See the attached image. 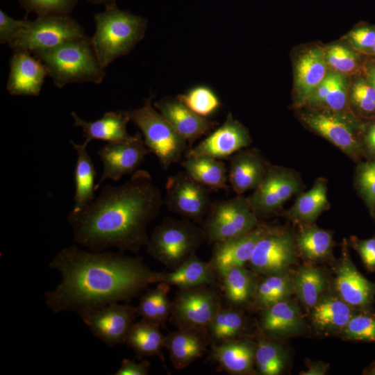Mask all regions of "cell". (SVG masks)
Returning <instances> with one entry per match:
<instances>
[{
  "mask_svg": "<svg viewBox=\"0 0 375 375\" xmlns=\"http://www.w3.org/2000/svg\"><path fill=\"white\" fill-rule=\"evenodd\" d=\"M61 276L57 287L44 293L46 305L54 312L81 315L115 302H128L151 284L152 271L141 256L123 251H93L72 245L61 249L49 264Z\"/></svg>",
  "mask_w": 375,
  "mask_h": 375,
  "instance_id": "6da1fadb",
  "label": "cell"
},
{
  "mask_svg": "<svg viewBox=\"0 0 375 375\" xmlns=\"http://www.w3.org/2000/svg\"><path fill=\"white\" fill-rule=\"evenodd\" d=\"M164 204L160 188L146 170L120 185L106 184L88 205L67 215L74 241L93 251L115 247L137 253L148 243L149 224Z\"/></svg>",
  "mask_w": 375,
  "mask_h": 375,
  "instance_id": "7a4b0ae2",
  "label": "cell"
},
{
  "mask_svg": "<svg viewBox=\"0 0 375 375\" xmlns=\"http://www.w3.org/2000/svg\"><path fill=\"white\" fill-rule=\"evenodd\" d=\"M103 12L94 15L95 32L91 42L103 68L129 53L143 38L147 19L120 10L115 1L105 5Z\"/></svg>",
  "mask_w": 375,
  "mask_h": 375,
  "instance_id": "3957f363",
  "label": "cell"
},
{
  "mask_svg": "<svg viewBox=\"0 0 375 375\" xmlns=\"http://www.w3.org/2000/svg\"><path fill=\"white\" fill-rule=\"evenodd\" d=\"M33 53L45 65L54 85L61 88L69 83H102L105 69L101 65L91 42L85 36L53 49Z\"/></svg>",
  "mask_w": 375,
  "mask_h": 375,
  "instance_id": "277c9868",
  "label": "cell"
},
{
  "mask_svg": "<svg viewBox=\"0 0 375 375\" xmlns=\"http://www.w3.org/2000/svg\"><path fill=\"white\" fill-rule=\"evenodd\" d=\"M152 99L150 96L142 107L125 112L141 131L146 147L156 156L161 167L167 169L181 160L189 146L153 106Z\"/></svg>",
  "mask_w": 375,
  "mask_h": 375,
  "instance_id": "5b68a950",
  "label": "cell"
},
{
  "mask_svg": "<svg viewBox=\"0 0 375 375\" xmlns=\"http://www.w3.org/2000/svg\"><path fill=\"white\" fill-rule=\"evenodd\" d=\"M201 227L188 219L165 218L155 227L147 246V253L173 270L203 244Z\"/></svg>",
  "mask_w": 375,
  "mask_h": 375,
  "instance_id": "8992f818",
  "label": "cell"
},
{
  "mask_svg": "<svg viewBox=\"0 0 375 375\" xmlns=\"http://www.w3.org/2000/svg\"><path fill=\"white\" fill-rule=\"evenodd\" d=\"M85 36L82 26L69 15L38 16L34 21H27L8 46L13 51L33 53L53 49Z\"/></svg>",
  "mask_w": 375,
  "mask_h": 375,
  "instance_id": "52a82bcc",
  "label": "cell"
},
{
  "mask_svg": "<svg viewBox=\"0 0 375 375\" xmlns=\"http://www.w3.org/2000/svg\"><path fill=\"white\" fill-rule=\"evenodd\" d=\"M261 223L253 212L248 197L242 194L212 202L202 223L208 244L247 233Z\"/></svg>",
  "mask_w": 375,
  "mask_h": 375,
  "instance_id": "ba28073f",
  "label": "cell"
},
{
  "mask_svg": "<svg viewBox=\"0 0 375 375\" xmlns=\"http://www.w3.org/2000/svg\"><path fill=\"white\" fill-rule=\"evenodd\" d=\"M222 304L215 286L178 289L172 301L169 321L177 328H206Z\"/></svg>",
  "mask_w": 375,
  "mask_h": 375,
  "instance_id": "9c48e42d",
  "label": "cell"
},
{
  "mask_svg": "<svg viewBox=\"0 0 375 375\" xmlns=\"http://www.w3.org/2000/svg\"><path fill=\"white\" fill-rule=\"evenodd\" d=\"M297 253L295 237L289 231L266 226L248 264L258 275L281 274L295 263Z\"/></svg>",
  "mask_w": 375,
  "mask_h": 375,
  "instance_id": "30bf717a",
  "label": "cell"
},
{
  "mask_svg": "<svg viewBox=\"0 0 375 375\" xmlns=\"http://www.w3.org/2000/svg\"><path fill=\"white\" fill-rule=\"evenodd\" d=\"M164 205L167 209L194 223H203L212 204L210 188L185 172L169 176L165 184Z\"/></svg>",
  "mask_w": 375,
  "mask_h": 375,
  "instance_id": "8fae6325",
  "label": "cell"
},
{
  "mask_svg": "<svg viewBox=\"0 0 375 375\" xmlns=\"http://www.w3.org/2000/svg\"><path fill=\"white\" fill-rule=\"evenodd\" d=\"M301 189V182L293 171L269 165L262 181L248 199L259 219L276 212Z\"/></svg>",
  "mask_w": 375,
  "mask_h": 375,
  "instance_id": "7c38bea8",
  "label": "cell"
},
{
  "mask_svg": "<svg viewBox=\"0 0 375 375\" xmlns=\"http://www.w3.org/2000/svg\"><path fill=\"white\" fill-rule=\"evenodd\" d=\"M138 315L137 307L115 302L80 315L97 338L108 347L125 342Z\"/></svg>",
  "mask_w": 375,
  "mask_h": 375,
  "instance_id": "4fadbf2b",
  "label": "cell"
},
{
  "mask_svg": "<svg viewBox=\"0 0 375 375\" xmlns=\"http://www.w3.org/2000/svg\"><path fill=\"white\" fill-rule=\"evenodd\" d=\"M150 153L140 133L127 140L108 142L98 151L103 163V173L94 190L107 179L118 181L124 175L133 174Z\"/></svg>",
  "mask_w": 375,
  "mask_h": 375,
  "instance_id": "5bb4252c",
  "label": "cell"
},
{
  "mask_svg": "<svg viewBox=\"0 0 375 375\" xmlns=\"http://www.w3.org/2000/svg\"><path fill=\"white\" fill-rule=\"evenodd\" d=\"M303 120L312 130L328 140L353 159L363 152L354 125L349 117L340 112H317L305 115Z\"/></svg>",
  "mask_w": 375,
  "mask_h": 375,
  "instance_id": "9a60e30c",
  "label": "cell"
},
{
  "mask_svg": "<svg viewBox=\"0 0 375 375\" xmlns=\"http://www.w3.org/2000/svg\"><path fill=\"white\" fill-rule=\"evenodd\" d=\"M248 130L231 113L224 123L194 147L189 148L185 157L207 156L224 159L250 144Z\"/></svg>",
  "mask_w": 375,
  "mask_h": 375,
  "instance_id": "2e32d148",
  "label": "cell"
},
{
  "mask_svg": "<svg viewBox=\"0 0 375 375\" xmlns=\"http://www.w3.org/2000/svg\"><path fill=\"white\" fill-rule=\"evenodd\" d=\"M343 240L342 255L335 270V288L338 297L350 306L367 309L375 298V283L367 280L353 263Z\"/></svg>",
  "mask_w": 375,
  "mask_h": 375,
  "instance_id": "e0dca14e",
  "label": "cell"
},
{
  "mask_svg": "<svg viewBox=\"0 0 375 375\" xmlns=\"http://www.w3.org/2000/svg\"><path fill=\"white\" fill-rule=\"evenodd\" d=\"M6 89L12 96L38 97L48 72L40 59L27 51H13L9 60Z\"/></svg>",
  "mask_w": 375,
  "mask_h": 375,
  "instance_id": "ac0fdd59",
  "label": "cell"
},
{
  "mask_svg": "<svg viewBox=\"0 0 375 375\" xmlns=\"http://www.w3.org/2000/svg\"><path fill=\"white\" fill-rule=\"evenodd\" d=\"M153 105L172 128L187 141L189 148L218 125L217 122L194 113L176 98L165 97L154 102Z\"/></svg>",
  "mask_w": 375,
  "mask_h": 375,
  "instance_id": "d6986e66",
  "label": "cell"
},
{
  "mask_svg": "<svg viewBox=\"0 0 375 375\" xmlns=\"http://www.w3.org/2000/svg\"><path fill=\"white\" fill-rule=\"evenodd\" d=\"M267 225L260 224L253 231L212 244L209 260L218 278L227 270L248 264L258 240Z\"/></svg>",
  "mask_w": 375,
  "mask_h": 375,
  "instance_id": "ffe728a7",
  "label": "cell"
},
{
  "mask_svg": "<svg viewBox=\"0 0 375 375\" xmlns=\"http://www.w3.org/2000/svg\"><path fill=\"white\" fill-rule=\"evenodd\" d=\"M210 344L206 328H180L165 335L164 348L174 367L181 370L201 358Z\"/></svg>",
  "mask_w": 375,
  "mask_h": 375,
  "instance_id": "44dd1931",
  "label": "cell"
},
{
  "mask_svg": "<svg viewBox=\"0 0 375 375\" xmlns=\"http://www.w3.org/2000/svg\"><path fill=\"white\" fill-rule=\"evenodd\" d=\"M256 345L255 342L244 337L211 344L210 359L230 374H253Z\"/></svg>",
  "mask_w": 375,
  "mask_h": 375,
  "instance_id": "7402d4cb",
  "label": "cell"
},
{
  "mask_svg": "<svg viewBox=\"0 0 375 375\" xmlns=\"http://www.w3.org/2000/svg\"><path fill=\"white\" fill-rule=\"evenodd\" d=\"M268 165L256 149L240 150L233 154L228 177L234 192L240 195L254 190L262 181Z\"/></svg>",
  "mask_w": 375,
  "mask_h": 375,
  "instance_id": "603a6c76",
  "label": "cell"
},
{
  "mask_svg": "<svg viewBox=\"0 0 375 375\" xmlns=\"http://www.w3.org/2000/svg\"><path fill=\"white\" fill-rule=\"evenodd\" d=\"M261 311L260 330L272 339L299 333L304 327L300 310L295 303L288 299Z\"/></svg>",
  "mask_w": 375,
  "mask_h": 375,
  "instance_id": "cb8c5ba5",
  "label": "cell"
},
{
  "mask_svg": "<svg viewBox=\"0 0 375 375\" xmlns=\"http://www.w3.org/2000/svg\"><path fill=\"white\" fill-rule=\"evenodd\" d=\"M165 283L178 289L201 285L217 286L219 278L210 262H205L192 253L178 267L169 272H158L157 283Z\"/></svg>",
  "mask_w": 375,
  "mask_h": 375,
  "instance_id": "d4e9b609",
  "label": "cell"
},
{
  "mask_svg": "<svg viewBox=\"0 0 375 375\" xmlns=\"http://www.w3.org/2000/svg\"><path fill=\"white\" fill-rule=\"evenodd\" d=\"M71 115L74 125L81 128L85 138L83 143L87 145L93 140L120 142L127 140L132 136L127 131L130 119L125 110L105 112L100 119L94 122L85 121L75 112H72Z\"/></svg>",
  "mask_w": 375,
  "mask_h": 375,
  "instance_id": "484cf974",
  "label": "cell"
},
{
  "mask_svg": "<svg viewBox=\"0 0 375 375\" xmlns=\"http://www.w3.org/2000/svg\"><path fill=\"white\" fill-rule=\"evenodd\" d=\"M258 280V274L245 266L233 267L219 278L222 297L238 309L251 306Z\"/></svg>",
  "mask_w": 375,
  "mask_h": 375,
  "instance_id": "4316f807",
  "label": "cell"
},
{
  "mask_svg": "<svg viewBox=\"0 0 375 375\" xmlns=\"http://www.w3.org/2000/svg\"><path fill=\"white\" fill-rule=\"evenodd\" d=\"M327 70L325 51L314 48L303 54L295 68V86L298 99L306 101L324 79Z\"/></svg>",
  "mask_w": 375,
  "mask_h": 375,
  "instance_id": "83f0119b",
  "label": "cell"
},
{
  "mask_svg": "<svg viewBox=\"0 0 375 375\" xmlns=\"http://www.w3.org/2000/svg\"><path fill=\"white\" fill-rule=\"evenodd\" d=\"M181 165L194 180L212 190H227V168L223 161L207 156L185 157Z\"/></svg>",
  "mask_w": 375,
  "mask_h": 375,
  "instance_id": "f1b7e54d",
  "label": "cell"
},
{
  "mask_svg": "<svg viewBox=\"0 0 375 375\" xmlns=\"http://www.w3.org/2000/svg\"><path fill=\"white\" fill-rule=\"evenodd\" d=\"M160 328L159 324L142 319L133 324L124 343L133 350L139 359L158 356L164 362L162 348L165 335Z\"/></svg>",
  "mask_w": 375,
  "mask_h": 375,
  "instance_id": "f546056e",
  "label": "cell"
},
{
  "mask_svg": "<svg viewBox=\"0 0 375 375\" xmlns=\"http://www.w3.org/2000/svg\"><path fill=\"white\" fill-rule=\"evenodd\" d=\"M327 190L326 181L323 178L317 179L310 190L297 198L288 212V218L299 224H313L330 206Z\"/></svg>",
  "mask_w": 375,
  "mask_h": 375,
  "instance_id": "4dcf8cb0",
  "label": "cell"
},
{
  "mask_svg": "<svg viewBox=\"0 0 375 375\" xmlns=\"http://www.w3.org/2000/svg\"><path fill=\"white\" fill-rule=\"evenodd\" d=\"M295 240L298 252L309 261L323 260L332 255V231L313 224H300Z\"/></svg>",
  "mask_w": 375,
  "mask_h": 375,
  "instance_id": "1f68e13d",
  "label": "cell"
},
{
  "mask_svg": "<svg viewBox=\"0 0 375 375\" xmlns=\"http://www.w3.org/2000/svg\"><path fill=\"white\" fill-rule=\"evenodd\" d=\"M353 308L339 297L320 299L312 308V324L322 331H343L354 315Z\"/></svg>",
  "mask_w": 375,
  "mask_h": 375,
  "instance_id": "d6a6232c",
  "label": "cell"
},
{
  "mask_svg": "<svg viewBox=\"0 0 375 375\" xmlns=\"http://www.w3.org/2000/svg\"><path fill=\"white\" fill-rule=\"evenodd\" d=\"M69 142L77 155L74 170V206L72 209L78 210L90 203L96 198L94 194L96 171L87 151L88 145L84 143L76 144L72 140Z\"/></svg>",
  "mask_w": 375,
  "mask_h": 375,
  "instance_id": "836d02e7",
  "label": "cell"
},
{
  "mask_svg": "<svg viewBox=\"0 0 375 375\" xmlns=\"http://www.w3.org/2000/svg\"><path fill=\"white\" fill-rule=\"evenodd\" d=\"M246 324V317L241 309L222 305L206 327L210 345L243 338Z\"/></svg>",
  "mask_w": 375,
  "mask_h": 375,
  "instance_id": "e575fe53",
  "label": "cell"
},
{
  "mask_svg": "<svg viewBox=\"0 0 375 375\" xmlns=\"http://www.w3.org/2000/svg\"><path fill=\"white\" fill-rule=\"evenodd\" d=\"M263 276L258 280L251 305L253 308L265 310L294 293L292 277L288 272Z\"/></svg>",
  "mask_w": 375,
  "mask_h": 375,
  "instance_id": "d590c367",
  "label": "cell"
},
{
  "mask_svg": "<svg viewBox=\"0 0 375 375\" xmlns=\"http://www.w3.org/2000/svg\"><path fill=\"white\" fill-rule=\"evenodd\" d=\"M294 293L308 309L320 300L326 280L322 271L312 265L299 267L292 277Z\"/></svg>",
  "mask_w": 375,
  "mask_h": 375,
  "instance_id": "8d00e7d4",
  "label": "cell"
},
{
  "mask_svg": "<svg viewBox=\"0 0 375 375\" xmlns=\"http://www.w3.org/2000/svg\"><path fill=\"white\" fill-rule=\"evenodd\" d=\"M306 101L324 105L334 112L342 110L347 103V85L344 76L338 72L327 74Z\"/></svg>",
  "mask_w": 375,
  "mask_h": 375,
  "instance_id": "74e56055",
  "label": "cell"
},
{
  "mask_svg": "<svg viewBox=\"0 0 375 375\" xmlns=\"http://www.w3.org/2000/svg\"><path fill=\"white\" fill-rule=\"evenodd\" d=\"M262 335L256 342L255 366L257 372L262 375H278L285 366V353L278 343L263 333Z\"/></svg>",
  "mask_w": 375,
  "mask_h": 375,
  "instance_id": "f35d334b",
  "label": "cell"
},
{
  "mask_svg": "<svg viewBox=\"0 0 375 375\" xmlns=\"http://www.w3.org/2000/svg\"><path fill=\"white\" fill-rule=\"evenodd\" d=\"M176 98L194 113L206 118L221 106V101L215 92L205 85L196 86Z\"/></svg>",
  "mask_w": 375,
  "mask_h": 375,
  "instance_id": "ab89813d",
  "label": "cell"
},
{
  "mask_svg": "<svg viewBox=\"0 0 375 375\" xmlns=\"http://www.w3.org/2000/svg\"><path fill=\"white\" fill-rule=\"evenodd\" d=\"M21 7L28 14L35 12L38 16L69 15L78 0H18Z\"/></svg>",
  "mask_w": 375,
  "mask_h": 375,
  "instance_id": "60d3db41",
  "label": "cell"
},
{
  "mask_svg": "<svg viewBox=\"0 0 375 375\" xmlns=\"http://www.w3.org/2000/svg\"><path fill=\"white\" fill-rule=\"evenodd\" d=\"M342 331L349 340L375 342V317L367 312L354 315Z\"/></svg>",
  "mask_w": 375,
  "mask_h": 375,
  "instance_id": "b9f144b4",
  "label": "cell"
},
{
  "mask_svg": "<svg viewBox=\"0 0 375 375\" xmlns=\"http://www.w3.org/2000/svg\"><path fill=\"white\" fill-rule=\"evenodd\" d=\"M356 184L365 203L372 213L375 208V159L361 162L356 172Z\"/></svg>",
  "mask_w": 375,
  "mask_h": 375,
  "instance_id": "7bdbcfd3",
  "label": "cell"
},
{
  "mask_svg": "<svg viewBox=\"0 0 375 375\" xmlns=\"http://www.w3.org/2000/svg\"><path fill=\"white\" fill-rule=\"evenodd\" d=\"M327 63L340 73H349L357 65L356 55L347 47L335 44L325 52Z\"/></svg>",
  "mask_w": 375,
  "mask_h": 375,
  "instance_id": "ee69618b",
  "label": "cell"
},
{
  "mask_svg": "<svg viewBox=\"0 0 375 375\" xmlns=\"http://www.w3.org/2000/svg\"><path fill=\"white\" fill-rule=\"evenodd\" d=\"M352 99L363 112H375V88L363 80L356 82L352 88Z\"/></svg>",
  "mask_w": 375,
  "mask_h": 375,
  "instance_id": "f6af8a7d",
  "label": "cell"
},
{
  "mask_svg": "<svg viewBox=\"0 0 375 375\" xmlns=\"http://www.w3.org/2000/svg\"><path fill=\"white\" fill-rule=\"evenodd\" d=\"M349 244L359 254L365 269L369 272H375V236L367 240H360L351 236Z\"/></svg>",
  "mask_w": 375,
  "mask_h": 375,
  "instance_id": "bcb514c9",
  "label": "cell"
},
{
  "mask_svg": "<svg viewBox=\"0 0 375 375\" xmlns=\"http://www.w3.org/2000/svg\"><path fill=\"white\" fill-rule=\"evenodd\" d=\"M138 315L142 319L158 324V289L148 290L141 295L137 307Z\"/></svg>",
  "mask_w": 375,
  "mask_h": 375,
  "instance_id": "7dc6e473",
  "label": "cell"
},
{
  "mask_svg": "<svg viewBox=\"0 0 375 375\" xmlns=\"http://www.w3.org/2000/svg\"><path fill=\"white\" fill-rule=\"evenodd\" d=\"M27 19L17 20L8 16L2 10H0V42L10 43L25 26Z\"/></svg>",
  "mask_w": 375,
  "mask_h": 375,
  "instance_id": "c3c4849f",
  "label": "cell"
},
{
  "mask_svg": "<svg viewBox=\"0 0 375 375\" xmlns=\"http://www.w3.org/2000/svg\"><path fill=\"white\" fill-rule=\"evenodd\" d=\"M353 46L362 51L372 50L375 44V30L370 27H360L349 34Z\"/></svg>",
  "mask_w": 375,
  "mask_h": 375,
  "instance_id": "681fc988",
  "label": "cell"
},
{
  "mask_svg": "<svg viewBox=\"0 0 375 375\" xmlns=\"http://www.w3.org/2000/svg\"><path fill=\"white\" fill-rule=\"evenodd\" d=\"M158 289V324L160 326H164L169 320L172 301L168 298L169 292V285L165 283H158L156 285Z\"/></svg>",
  "mask_w": 375,
  "mask_h": 375,
  "instance_id": "f907efd6",
  "label": "cell"
},
{
  "mask_svg": "<svg viewBox=\"0 0 375 375\" xmlns=\"http://www.w3.org/2000/svg\"><path fill=\"white\" fill-rule=\"evenodd\" d=\"M150 362L144 360L140 362L124 358L115 375H147L150 369Z\"/></svg>",
  "mask_w": 375,
  "mask_h": 375,
  "instance_id": "816d5d0a",
  "label": "cell"
},
{
  "mask_svg": "<svg viewBox=\"0 0 375 375\" xmlns=\"http://www.w3.org/2000/svg\"><path fill=\"white\" fill-rule=\"evenodd\" d=\"M363 149L375 158V123L367 130L363 140Z\"/></svg>",
  "mask_w": 375,
  "mask_h": 375,
  "instance_id": "f5cc1de1",
  "label": "cell"
},
{
  "mask_svg": "<svg viewBox=\"0 0 375 375\" xmlns=\"http://www.w3.org/2000/svg\"><path fill=\"white\" fill-rule=\"evenodd\" d=\"M329 368L327 363L323 362H310L308 365V369L302 372L300 374L303 375H324L326 374Z\"/></svg>",
  "mask_w": 375,
  "mask_h": 375,
  "instance_id": "db71d44e",
  "label": "cell"
},
{
  "mask_svg": "<svg viewBox=\"0 0 375 375\" xmlns=\"http://www.w3.org/2000/svg\"><path fill=\"white\" fill-rule=\"evenodd\" d=\"M367 74L369 83L375 88V66L369 69Z\"/></svg>",
  "mask_w": 375,
  "mask_h": 375,
  "instance_id": "11a10c76",
  "label": "cell"
},
{
  "mask_svg": "<svg viewBox=\"0 0 375 375\" xmlns=\"http://www.w3.org/2000/svg\"><path fill=\"white\" fill-rule=\"evenodd\" d=\"M88 1H90L94 4H107L113 1H115V0H86Z\"/></svg>",
  "mask_w": 375,
  "mask_h": 375,
  "instance_id": "9f6ffc18",
  "label": "cell"
},
{
  "mask_svg": "<svg viewBox=\"0 0 375 375\" xmlns=\"http://www.w3.org/2000/svg\"><path fill=\"white\" fill-rule=\"evenodd\" d=\"M364 372L365 374L375 375V362L372 364Z\"/></svg>",
  "mask_w": 375,
  "mask_h": 375,
  "instance_id": "6f0895ef",
  "label": "cell"
},
{
  "mask_svg": "<svg viewBox=\"0 0 375 375\" xmlns=\"http://www.w3.org/2000/svg\"><path fill=\"white\" fill-rule=\"evenodd\" d=\"M372 51H373L374 53L375 54V44H374V47H373V49H372Z\"/></svg>",
  "mask_w": 375,
  "mask_h": 375,
  "instance_id": "680465c9",
  "label": "cell"
},
{
  "mask_svg": "<svg viewBox=\"0 0 375 375\" xmlns=\"http://www.w3.org/2000/svg\"><path fill=\"white\" fill-rule=\"evenodd\" d=\"M372 214L373 215H375V208H374V210H373V212H372Z\"/></svg>",
  "mask_w": 375,
  "mask_h": 375,
  "instance_id": "91938a15",
  "label": "cell"
}]
</instances>
